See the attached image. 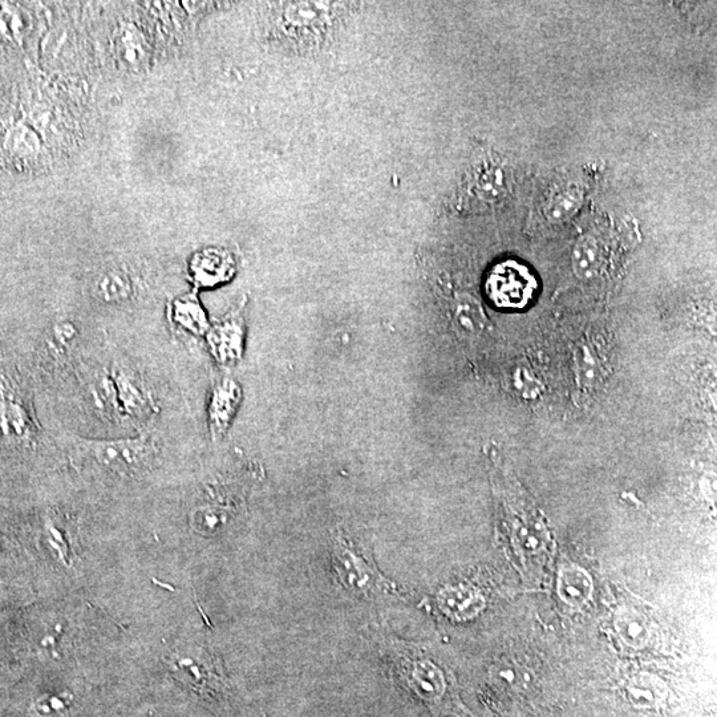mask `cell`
<instances>
[{
  "instance_id": "obj_1",
  "label": "cell",
  "mask_w": 717,
  "mask_h": 717,
  "mask_svg": "<svg viewBox=\"0 0 717 717\" xmlns=\"http://www.w3.org/2000/svg\"><path fill=\"white\" fill-rule=\"evenodd\" d=\"M506 529L512 559L529 585H541L554 557V542L541 513L526 500L516 482L504 481Z\"/></svg>"
},
{
  "instance_id": "obj_2",
  "label": "cell",
  "mask_w": 717,
  "mask_h": 717,
  "mask_svg": "<svg viewBox=\"0 0 717 717\" xmlns=\"http://www.w3.org/2000/svg\"><path fill=\"white\" fill-rule=\"evenodd\" d=\"M388 648L401 683L416 698L435 711L459 715V703L452 699L447 674L423 650L388 640Z\"/></svg>"
},
{
  "instance_id": "obj_3",
  "label": "cell",
  "mask_w": 717,
  "mask_h": 717,
  "mask_svg": "<svg viewBox=\"0 0 717 717\" xmlns=\"http://www.w3.org/2000/svg\"><path fill=\"white\" fill-rule=\"evenodd\" d=\"M84 451L100 467L120 475H129L143 468L151 459L155 444L149 436L135 439L84 441Z\"/></svg>"
},
{
  "instance_id": "obj_4",
  "label": "cell",
  "mask_w": 717,
  "mask_h": 717,
  "mask_svg": "<svg viewBox=\"0 0 717 717\" xmlns=\"http://www.w3.org/2000/svg\"><path fill=\"white\" fill-rule=\"evenodd\" d=\"M334 562L343 585L363 597L375 598L392 593L390 585L375 570L370 559L354 548L350 541L339 538L334 548Z\"/></svg>"
},
{
  "instance_id": "obj_5",
  "label": "cell",
  "mask_w": 717,
  "mask_h": 717,
  "mask_svg": "<svg viewBox=\"0 0 717 717\" xmlns=\"http://www.w3.org/2000/svg\"><path fill=\"white\" fill-rule=\"evenodd\" d=\"M112 387L116 407L132 419L144 420L156 412L155 400L143 380L125 368L113 372Z\"/></svg>"
},
{
  "instance_id": "obj_6",
  "label": "cell",
  "mask_w": 717,
  "mask_h": 717,
  "mask_svg": "<svg viewBox=\"0 0 717 717\" xmlns=\"http://www.w3.org/2000/svg\"><path fill=\"white\" fill-rule=\"evenodd\" d=\"M490 297L501 307H521L532 293V278L517 266H501L490 277Z\"/></svg>"
},
{
  "instance_id": "obj_7",
  "label": "cell",
  "mask_w": 717,
  "mask_h": 717,
  "mask_svg": "<svg viewBox=\"0 0 717 717\" xmlns=\"http://www.w3.org/2000/svg\"><path fill=\"white\" fill-rule=\"evenodd\" d=\"M243 340H245V323L239 313L230 315L208 332L210 351L217 362L224 366H230L241 359Z\"/></svg>"
},
{
  "instance_id": "obj_8",
  "label": "cell",
  "mask_w": 717,
  "mask_h": 717,
  "mask_svg": "<svg viewBox=\"0 0 717 717\" xmlns=\"http://www.w3.org/2000/svg\"><path fill=\"white\" fill-rule=\"evenodd\" d=\"M0 435L14 443H26L34 435V424L26 404L4 390H0Z\"/></svg>"
},
{
  "instance_id": "obj_9",
  "label": "cell",
  "mask_w": 717,
  "mask_h": 717,
  "mask_svg": "<svg viewBox=\"0 0 717 717\" xmlns=\"http://www.w3.org/2000/svg\"><path fill=\"white\" fill-rule=\"evenodd\" d=\"M241 403V388L233 380L225 379L214 387L209 405V427L214 437L225 435Z\"/></svg>"
},
{
  "instance_id": "obj_10",
  "label": "cell",
  "mask_w": 717,
  "mask_h": 717,
  "mask_svg": "<svg viewBox=\"0 0 717 717\" xmlns=\"http://www.w3.org/2000/svg\"><path fill=\"white\" fill-rule=\"evenodd\" d=\"M190 270L196 285L214 286L228 281L234 273V262L230 254L221 250H204L194 255Z\"/></svg>"
},
{
  "instance_id": "obj_11",
  "label": "cell",
  "mask_w": 717,
  "mask_h": 717,
  "mask_svg": "<svg viewBox=\"0 0 717 717\" xmlns=\"http://www.w3.org/2000/svg\"><path fill=\"white\" fill-rule=\"evenodd\" d=\"M606 251L597 237L582 236L571 251V266L574 274L583 282H591L602 274Z\"/></svg>"
},
{
  "instance_id": "obj_12",
  "label": "cell",
  "mask_w": 717,
  "mask_h": 717,
  "mask_svg": "<svg viewBox=\"0 0 717 717\" xmlns=\"http://www.w3.org/2000/svg\"><path fill=\"white\" fill-rule=\"evenodd\" d=\"M93 291L99 301L108 305H120L133 297L135 285L127 270L113 267L97 277Z\"/></svg>"
},
{
  "instance_id": "obj_13",
  "label": "cell",
  "mask_w": 717,
  "mask_h": 717,
  "mask_svg": "<svg viewBox=\"0 0 717 717\" xmlns=\"http://www.w3.org/2000/svg\"><path fill=\"white\" fill-rule=\"evenodd\" d=\"M615 627L623 642L633 648L646 646L650 639V618L635 606H623L615 615Z\"/></svg>"
},
{
  "instance_id": "obj_14",
  "label": "cell",
  "mask_w": 717,
  "mask_h": 717,
  "mask_svg": "<svg viewBox=\"0 0 717 717\" xmlns=\"http://www.w3.org/2000/svg\"><path fill=\"white\" fill-rule=\"evenodd\" d=\"M558 593L567 605L581 607L593 594V581L581 567L567 565L559 571Z\"/></svg>"
},
{
  "instance_id": "obj_15",
  "label": "cell",
  "mask_w": 717,
  "mask_h": 717,
  "mask_svg": "<svg viewBox=\"0 0 717 717\" xmlns=\"http://www.w3.org/2000/svg\"><path fill=\"white\" fill-rule=\"evenodd\" d=\"M627 699L634 707L643 710H655L662 706L667 696V688L662 680L655 676L642 674L634 676L626 687Z\"/></svg>"
},
{
  "instance_id": "obj_16",
  "label": "cell",
  "mask_w": 717,
  "mask_h": 717,
  "mask_svg": "<svg viewBox=\"0 0 717 717\" xmlns=\"http://www.w3.org/2000/svg\"><path fill=\"white\" fill-rule=\"evenodd\" d=\"M170 319L189 334L202 335L209 331V322L200 301L194 295L178 298L170 307Z\"/></svg>"
},
{
  "instance_id": "obj_17",
  "label": "cell",
  "mask_w": 717,
  "mask_h": 717,
  "mask_svg": "<svg viewBox=\"0 0 717 717\" xmlns=\"http://www.w3.org/2000/svg\"><path fill=\"white\" fill-rule=\"evenodd\" d=\"M582 206V194L573 185L561 186L554 190L545 205V214L556 224L569 221Z\"/></svg>"
},
{
  "instance_id": "obj_18",
  "label": "cell",
  "mask_w": 717,
  "mask_h": 717,
  "mask_svg": "<svg viewBox=\"0 0 717 717\" xmlns=\"http://www.w3.org/2000/svg\"><path fill=\"white\" fill-rule=\"evenodd\" d=\"M441 607L456 617H472L484 606V599L472 587L445 590L440 598Z\"/></svg>"
},
{
  "instance_id": "obj_19",
  "label": "cell",
  "mask_w": 717,
  "mask_h": 717,
  "mask_svg": "<svg viewBox=\"0 0 717 717\" xmlns=\"http://www.w3.org/2000/svg\"><path fill=\"white\" fill-rule=\"evenodd\" d=\"M4 143H6V148L12 155L19 157L35 155L39 149L38 137L26 125H16V127L11 128Z\"/></svg>"
},
{
  "instance_id": "obj_20",
  "label": "cell",
  "mask_w": 717,
  "mask_h": 717,
  "mask_svg": "<svg viewBox=\"0 0 717 717\" xmlns=\"http://www.w3.org/2000/svg\"><path fill=\"white\" fill-rule=\"evenodd\" d=\"M577 374L578 380L583 386H594L598 382L599 374H601V366L597 356L587 344L578 347L577 352Z\"/></svg>"
},
{
  "instance_id": "obj_21",
  "label": "cell",
  "mask_w": 717,
  "mask_h": 717,
  "mask_svg": "<svg viewBox=\"0 0 717 717\" xmlns=\"http://www.w3.org/2000/svg\"><path fill=\"white\" fill-rule=\"evenodd\" d=\"M459 322L464 330L469 332H480L485 327L484 313L481 307L471 299H465L460 305Z\"/></svg>"
},
{
  "instance_id": "obj_22",
  "label": "cell",
  "mask_w": 717,
  "mask_h": 717,
  "mask_svg": "<svg viewBox=\"0 0 717 717\" xmlns=\"http://www.w3.org/2000/svg\"><path fill=\"white\" fill-rule=\"evenodd\" d=\"M75 327L70 323L58 324L54 330V339L56 344H68L75 338Z\"/></svg>"
}]
</instances>
